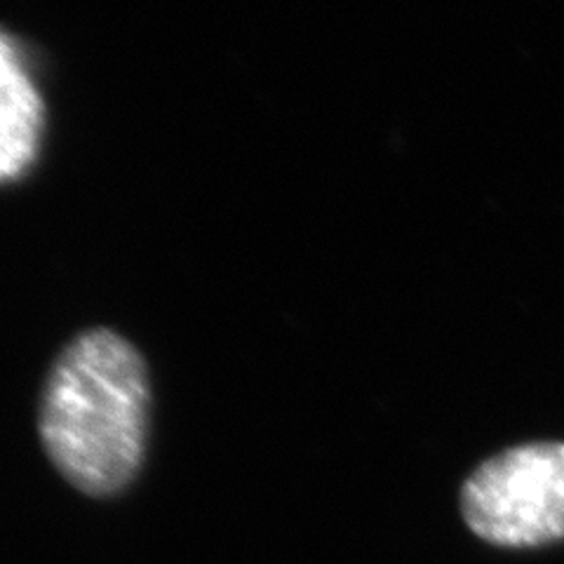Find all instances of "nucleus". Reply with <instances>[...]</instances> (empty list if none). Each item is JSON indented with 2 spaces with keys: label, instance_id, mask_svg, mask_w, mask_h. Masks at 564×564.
Masks as SVG:
<instances>
[{
  "label": "nucleus",
  "instance_id": "f257e3e1",
  "mask_svg": "<svg viewBox=\"0 0 564 564\" xmlns=\"http://www.w3.org/2000/svg\"><path fill=\"white\" fill-rule=\"evenodd\" d=\"M151 377L141 350L111 327H87L52 360L39 398V437L62 478L113 499L149 452Z\"/></svg>",
  "mask_w": 564,
  "mask_h": 564
},
{
  "label": "nucleus",
  "instance_id": "f03ea898",
  "mask_svg": "<svg viewBox=\"0 0 564 564\" xmlns=\"http://www.w3.org/2000/svg\"><path fill=\"white\" fill-rule=\"evenodd\" d=\"M462 513L470 532L510 549L564 539V443L491 456L466 480Z\"/></svg>",
  "mask_w": 564,
  "mask_h": 564
},
{
  "label": "nucleus",
  "instance_id": "7ed1b4c3",
  "mask_svg": "<svg viewBox=\"0 0 564 564\" xmlns=\"http://www.w3.org/2000/svg\"><path fill=\"white\" fill-rule=\"evenodd\" d=\"M45 99L20 41L0 29V184H12L39 161Z\"/></svg>",
  "mask_w": 564,
  "mask_h": 564
}]
</instances>
